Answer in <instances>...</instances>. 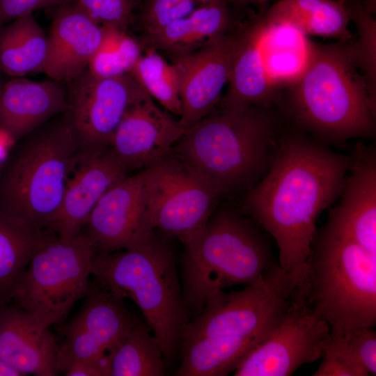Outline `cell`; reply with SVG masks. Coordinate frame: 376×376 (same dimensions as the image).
<instances>
[{"label":"cell","mask_w":376,"mask_h":376,"mask_svg":"<svg viewBox=\"0 0 376 376\" xmlns=\"http://www.w3.org/2000/svg\"><path fill=\"white\" fill-rule=\"evenodd\" d=\"M352 155L298 130L282 128L276 157L267 174L245 192L244 212L276 242L279 267L303 273L320 214L338 198Z\"/></svg>","instance_id":"cell-1"},{"label":"cell","mask_w":376,"mask_h":376,"mask_svg":"<svg viewBox=\"0 0 376 376\" xmlns=\"http://www.w3.org/2000/svg\"><path fill=\"white\" fill-rule=\"evenodd\" d=\"M278 103L296 129L327 145L375 132L376 97L361 72L354 38L322 44L308 39L303 71Z\"/></svg>","instance_id":"cell-2"},{"label":"cell","mask_w":376,"mask_h":376,"mask_svg":"<svg viewBox=\"0 0 376 376\" xmlns=\"http://www.w3.org/2000/svg\"><path fill=\"white\" fill-rule=\"evenodd\" d=\"M272 109L219 102L171 150L221 196L246 191L268 172L282 130Z\"/></svg>","instance_id":"cell-3"},{"label":"cell","mask_w":376,"mask_h":376,"mask_svg":"<svg viewBox=\"0 0 376 376\" xmlns=\"http://www.w3.org/2000/svg\"><path fill=\"white\" fill-rule=\"evenodd\" d=\"M78 152L65 111L13 142L0 166V211L38 230L55 233Z\"/></svg>","instance_id":"cell-4"},{"label":"cell","mask_w":376,"mask_h":376,"mask_svg":"<svg viewBox=\"0 0 376 376\" xmlns=\"http://www.w3.org/2000/svg\"><path fill=\"white\" fill-rule=\"evenodd\" d=\"M183 246L182 296L194 315L213 292L249 284L278 264L267 233L231 207L215 208L204 228Z\"/></svg>","instance_id":"cell-5"},{"label":"cell","mask_w":376,"mask_h":376,"mask_svg":"<svg viewBox=\"0 0 376 376\" xmlns=\"http://www.w3.org/2000/svg\"><path fill=\"white\" fill-rule=\"evenodd\" d=\"M92 275L102 288L136 303L164 359H171L189 320L175 256L166 240L155 233L131 248L96 252Z\"/></svg>","instance_id":"cell-6"},{"label":"cell","mask_w":376,"mask_h":376,"mask_svg":"<svg viewBox=\"0 0 376 376\" xmlns=\"http://www.w3.org/2000/svg\"><path fill=\"white\" fill-rule=\"evenodd\" d=\"M301 286L331 334L375 325L376 254L327 223L316 231Z\"/></svg>","instance_id":"cell-7"},{"label":"cell","mask_w":376,"mask_h":376,"mask_svg":"<svg viewBox=\"0 0 376 376\" xmlns=\"http://www.w3.org/2000/svg\"><path fill=\"white\" fill-rule=\"evenodd\" d=\"M302 275L276 265L239 290H219L189 321L182 340L203 336L248 338L260 342L283 320L301 293Z\"/></svg>","instance_id":"cell-8"},{"label":"cell","mask_w":376,"mask_h":376,"mask_svg":"<svg viewBox=\"0 0 376 376\" xmlns=\"http://www.w3.org/2000/svg\"><path fill=\"white\" fill-rule=\"evenodd\" d=\"M96 252L82 230L68 241L51 235L32 256L13 301L45 327L60 323L86 296Z\"/></svg>","instance_id":"cell-9"},{"label":"cell","mask_w":376,"mask_h":376,"mask_svg":"<svg viewBox=\"0 0 376 376\" xmlns=\"http://www.w3.org/2000/svg\"><path fill=\"white\" fill-rule=\"evenodd\" d=\"M143 172L155 230L184 245L204 228L220 194L208 180L171 152Z\"/></svg>","instance_id":"cell-10"},{"label":"cell","mask_w":376,"mask_h":376,"mask_svg":"<svg viewBox=\"0 0 376 376\" xmlns=\"http://www.w3.org/2000/svg\"><path fill=\"white\" fill-rule=\"evenodd\" d=\"M67 83L65 113L78 142L77 156L106 152L125 111L143 88L130 74L98 78L88 69Z\"/></svg>","instance_id":"cell-11"},{"label":"cell","mask_w":376,"mask_h":376,"mask_svg":"<svg viewBox=\"0 0 376 376\" xmlns=\"http://www.w3.org/2000/svg\"><path fill=\"white\" fill-rule=\"evenodd\" d=\"M330 339L329 324L313 311L301 290L281 323L251 349L233 375H290L321 358Z\"/></svg>","instance_id":"cell-12"},{"label":"cell","mask_w":376,"mask_h":376,"mask_svg":"<svg viewBox=\"0 0 376 376\" xmlns=\"http://www.w3.org/2000/svg\"><path fill=\"white\" fill-rule=\"evenodd\" d=\"M78 313L66 325L58 345V373L77 362L97 363L110 373L113 357L136 319L125 308L123 299L102 288L89 285Z\"/></svg>","instance_id":"cell-13"},{"label":"cell","mask_w":376,"mask_h":376,"mask_svg":"<svg viewBox=\"0 0 376 376\" xmlns=\"http://www.w3.org/2000/svg\"><path fill=\"white\" fill-rule=\"evenodd\" d=\"M84 228L99 253L131 248L152 237L155 230L147 207L143 170L111 187Z\"/></svg>","instance_id":"cell-14"},{"label":"cell","mask_w":376,"mask_h":376,"mask_svg":"<svg viewBox=\"0 0 376 376\" xmlns=\"http://www.w3.org/2000/svg\"><path fill=\"white\" fill-rule=\"evenodd\" d=\"M185 132L143 89L125 111L109 150L127 173L141 171L169 154Z\"/></svg>","instance_id":"cell-15"},{"label":"cell","mask_w":376,"mask_h":376,"mask_svg":"<svg viewBox=\"0 0 376 376\" xmlns=\"http://www.w3.org/2000/svg\"><path fill=\"white\" fill-rule=\"evenodd\" d=\"M239 31L191 53L175 58L173 63L180 84L181 115L186 130L205 116L219 102L227 85Z\"/></svg>","instance_id":"cell-16"},{"label":"cell","mask_w":376,"mask_h":376,"mask_svg":"<svg viewBox=\"0 0 376 376\" xmlns=\"http://www.w3.org/2000/svg\"><path fill=\"white\" fill-rule=\"evenodd\" d=\"M340 195L327 224L376 254V150L358 142Z\"/></svg>","instance_id":"cell-17"},{"label":"cell","mask_w":376,"mask_h":376,"mask_svg":"<svg viewBox=\"0 0 376 376\" xmlns=\"http://www.w3.org/2000/svg\"><path fill=\"white\" fill-rule=\"evenodd\" d=\"M104 36L97 24L77 4L58 6L47 35V53L40 72L52 80L69 82L87 68Z\"/></svg>","instance_id":"cell-18"},{"label":"cell","mask_w":376,"mask_h":376,"mask_svg":"<svg viewBox=\"0 0 376 376\" xmlns=\"http://www.w3.org/2000/svg\"><path fill=\"white\" fill-rule=\"evenodd\" d=\"M127 172L108 150L77 162L68 177L54 232L62 240L79 233L101 197Z\"/></svg>","instance_id":"cell-19"},{"label":"cell","mask_w":376,"mask_h":376,"mask_svg":"<svg viewBox=\"0 0 376 376\" xmlns=\"http://www.w3.org/2000/svg\"><path fill=\"white\" fill-rule=\"evenodd\" d=\"M58 345L49 327L17 305L0 306V359L23 375L54 376Z\"/></svg>","instance_id":"cell-20"},{"label":"cell","mask_w":376,"mask_h":376,"mask_svg":"<svg viewBox=\"0 0 376 376\" xmlns=\"http://www.w3.org/2000/svg\"><path fill=\"white\" fill-rule=\"evenodd\" d=\"M65 82L12 79L0 87V129L15 142L68 109Z\"/></svg>","instance_id":"cell-21"},{"label":"cell","mask_w":376,"mask_h":376,"mask_svg":"<svg viewBox=\"0 0 376 376\" xmlns=\"http://www.w3.org/2000/svg\"><path fill=\"white\" fill-rule=\"evenodd\" d=\"M260 15L239 31L226 93L220 102L272 109L280 94L272 85L263 61Z\"/></svg>","instance_id":"cell-22"},{"label":"cell","mask_w":376,"mask_h":376,"mask_svg":"<svg viewBox=\"0 0 376 376\" xmlns=\"http://www.w3.org/2000/svg\"><path fill=\"white\" fill-rule=\"evenodd\" d=\"M230 0L203 4L189 14L148 34L153 47L176 57L197 50L226 35L233 22Z\"/></svg>","instance_id":"cell-23"},{"label":"cell","mask_w":376,"mask_h":376,"mask_svg":"<svg viewBox=\"0 0 376 376\" xmlns=\"http://www.w3.org/2000/svg\"><path fill=\"white\" fill-rule=\"evenodd\" d=\"M260 15L267 24L288 25L305 36L337 40L353 37L345 0H279Z\"/></svg>","instance_id":"cell-24"},{"label":"cell","mask_w":376,"mask_h":376,"mask_svg":"<svg viewBox=\"0 0 376 376\" xmlns=\"http://www.w3.org/2000/svg\"><path fill=\"white\" fill-rule=\"evenodd\" d=\"M54 234L0 211V306L13 301L32 256Z\"/></svg>","instance_id":"cell-25"},{"label":"cell","mask_w":376,"mask_h":376,"mask_svg":"<svg viewBox=\"0 0 376 376\" xmlns=\"http://www.w3.org/2000/svg\"><path fill=\"white\" fill-rule=\"evenodd\" d=\"M258 342L242 338L203 336L182 341L177 376H223L233 372Z\"/></svg>","instance_id":"cell-26"},{"label":"cell","mask_w":376,"mask_h":376,"mask_svg":"<svg viewBox=\"0 0 376 376\" xmlns=\"http://www.w3.org/2000/svg\"><path fill=\"white\" fill-rule=\"evenodd\" d=\"M47 53V36L32 13L19 16L0 30V69L24 77L41 72Z\"/></svg>","instance_id":"cell-27"},{"label":"cell","mask_w":376,"mask_h":376,"mask_svg":"<svg viewBox=\"0 0 376 376\" xmlns=\"http://www.w3.org/2000/svg\"><path fill=\"white\" fill-rule=\"evenodd\" d=\"M262 19L264 26L260 47L264 65L272 85L279 92L278 86H288L303 71L308 57V38L292 26L267 24Z\"/></svg>","instance_id":"cell-28"},{"label":"cell","mask_w":376,"mask_h":376,"mask_svg":"<svg viewBox=\"0 0 376 376\" xmlns=\"http://www.w3.org/2000/svg\"><path fill=\"white\" fill-rule=\"evenodd\" d=\"M151 330L136 320L116 351L111 376H162L165 359L160 343Z\"/></svg>","instance_id":"cell-29"},{"label":"cell","mask_w":376,"mask_h":376,"mask_svg":"<svg viewBox=\"0 0 376 376\" xmlns=\"http://www.w3.org/2000/svg\"><path fill=\"white\" fill-rule=\"evenodd\" d=\"M130 74L165 110L180 116L182 109L177 70L174 64L168 63L155 48L148 49Z\"/></svg>","instance_id":"cell-30"},{"label":"cell","mask_w":376,"mask_h":376,"mask_svg":"<svg viewBox=\"0 0 376 376\" xmlns=\"http://www.w3.org/2000/svg\"><path fill=\"white\" fill-rule=\"evenodd\" d=\"M141 55L138 42L123 30L104 27L101 43L87 69L98 78L123 76L132 72Z\"/></svg>","instance_id":"cell-31"},{"label":"cell","mask_w":376,"mask_h":376,"mask_svg":"<svg viewBox=\"0 0 376 376\" xmlns=\"http://www.w3.org/2000/svg\"><path fill=\"white\" fill-rule=\"evenodd\" d=\"M350 21L356 27V59L372 95L376 97V20L362 0H345Z\"/></svg>","instance_id":"cell-32"},{"label":"cell","mask_w":376,"mask_h":376,"mask_svg":"<svg viewBox=\"0 0 376 376\" xmlns=\"http://www.w3.org/2000/svg\"><path fill=\"white\" fill-rule=\"evenodd\" d=\"M215 1L217 0H144L140 11L141 22L150 34L198 7Z\"/></svg>","instance_id":"cell-33"},{"label":"cell","mask_w":376,"mask_h":376,"mask_svg":"<svg viewBox=\"0 0 376 376\" xmlns=\"http://www.w3.org/2000/svg\"><path fill=\"white\" fill-rule=\"evenodd\" d=\"M99 25L123 30L129 23L134 0H69Z\"/></svg>","instance_id":"cell-34"},{"label":"cell","mask_w":376,"mask_h":376,"mask_svg":"<svg viewBox=\"0 0 376 376\" xmlns=\"http://www.w3.org/2000/svg\"><path fill=\"white\" fill-rule=\"evenodd\" d=\"M313 376H367L368 373L347 351L339 338L331 335Z\"/></svg>","instance_id":"cell-35"},{"label":"cell","mask_w":376,"mask_h":376,"mask_svg":"<svg viewBox=\"0 0 376 376\" xmlns=\"http://www.w3.org/2000/svg\"><path fill=\"white\" fill-rule=\"evenodd\" d=\"M373 329L363 328L341 335L331 334L340 338L369 375H376V334Z\"/></svg>","instance_id":"cell-36"},{"label":"cell","mask_w":376,"mask_h":376,"mask_svg":"<svg viewBox=\"0 0 376 376\" xmlns=\"http://www.w3.org/2000/svg\"><path fill=\"white\" fill-rule=\"evenodd\" d=\"M69 2V0H0V26L36 10Z\"/></svg>","instance_id":"cell-37"},{"label":"cell","mask_w":376,"mask_h":376,"mask_svg":"<svg viewBox=\"0 0 376 376\" xmlns=\"http://www.w3.org/2000/svg\"><path fill=\"white\" fill-rule=\"evenodd\" d=\"M63 373L66 376H108L110 373L103 366L94 363L77 362L70 365Z\"/></svg>","instance_id":"cell-38"},{"label":"cell","mask_w":376,"mask_h":376,"mask_svg":"<svg viewBox=\"0 0 376 376\" xmlns=\"http://www.w3.org/2000/svg\"><path fill=\"white\" fill-rule=\"evenodd\" d=\"M0 376H24L19 371L0 359Z\"/></svg>","instance_id":"cell-39"},{"label":"cell","mask_w":376,"mask_h":376,"mask_svg":"<svg viewBox=\"0 0 376 376\" xmlns=\"http://www.w3.org/2000/svg\"><path fill=\"white\" fill-rule=\"evenodd\" d=\"M269 0H230L232 3L237 6H248V5H255V6H263L266 2Z\"/></svg>","instance_id":"cell-40"},{"label":"cell","mask_w":376,"mask_h":376,"mask_svg":"<svg viewBox=\"0 0 376 376\" xmlns=\"http://www.w3.org/2000/svg\"><path fill=\"white\" fill-rule=\"evenodd\" d=\"M366 9L375 14V9H376V6H375V0H362Z\"/></svg>","instance_id":"cell-41"}]
</instances>
